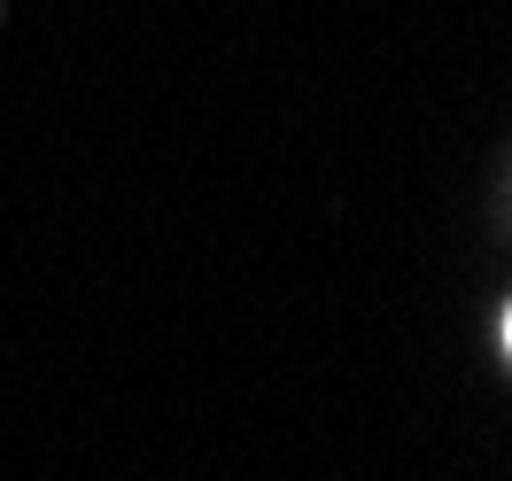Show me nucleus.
<instances>
[{
	"instance_id": "1",
	"label": "nucleus",
	"mask_w": 512,
	"mask_h": 481,
	"mask_svg": "<svg viewBox=\"0 0 512 481\" xmlns=\"http://www.w3.org/2000/svg\"><path fill=\"white\" fill-rule=\"evenodd\" d=\"M505 342H512V319H505Z\"/></svg>"
}]
</instances>
